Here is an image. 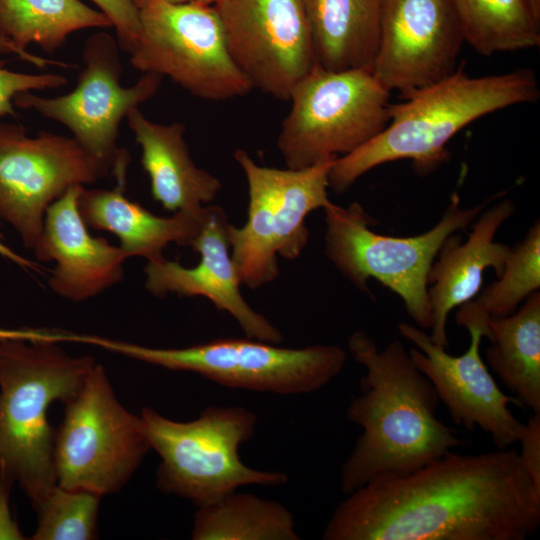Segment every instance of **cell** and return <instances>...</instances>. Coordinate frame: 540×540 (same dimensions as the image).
<instances>
[{
  "label": "cell",
  "instance_id": "1",
  "mask_svg": "<svg viewBox=\"0 0 540 540\" xmlns=\"http://www.w3.org/2000/svg\"><path fill=\"white\" fill-rule=\"evenodd\" d=\"M540 491L512 448L453 450L405 474H381L336 507L324 540H525Z\"/></svg>",
  "mask_w": 540,
  "mask_h": 540
},
{
  "label": "cell",
  "instance_id": "2",
  "mask_svg": "<svg viewBox=\"0 0 540 540\" xmlns=\"http://www.w3.org/2000/svg\"><path fill=\"white\" fill-rule=\"evenodd\" d=\"M348 349L365 369L347 409L362 428L341 468L348 495L381 474H405L469 442L436 415L439 398L399 340L380 349L370 335L351 334Z\"/></svg>",
  "mask_w": 540,
  "mask_h": 540
},
{
  "label": "cell",
  "instance_id": "3",
  "mask_svg": "<svg viewBox=\"0 0 540 540\" xmlns=\"http://www.w3.org/2000/svg\"><path fill=\"white\" fill-rule=\"evenodd\" d=\"M540 97L536 74L521 68L471 77L463 63L449 77L390 105L387 126L355 151L334 160L329 188L342 193L365 173L388 162L410 159L425 174L447 160V143L473 121Z\"/></svg>",
  "mask_w": 540,
  "mask_h": 540
},
{
  "label": "cell",
  "instance_id": "4",
  "mask_svg": "<svg viewBox=\"0 0 540 540\" xmlns=\"http://www.w3.org/2000/svg\"><path fill=\"white\" fill-rule=\"evenodd\" d=\"M60 343L0 334V470L35 507L57 485L49 406L70 402L95 366Z\"/></svg>",
  "mask_w": 540,
  "mask_h": 540
},
{
  "label": "cell",
  "instance_id": "5",
  "mask_svg": "<svg viewBox=\"0 0 540 540\" xmlns=\"http://www.w3.org/2000/svg\"><path fill=\"white\" fill-rule=\"evenodd\" d=\"M484 205L463 208L457 192L440 220L428 231L410 237L374 232L376 225L357 202L347 208L332 204L325 212V255L357 289L369 292L367 282L376 279L397 294L417 327L432 326L428 297L430 268L444 241L467 228Z\"/></svg>",
  "mask_w": 540,
  "mask_h": 540
},
{
  "label": "cell",
  "instance_id": "6",
  "mask_svg": "<svg viewBox=\"0 0 540 540\" xmlns=\"http://www.w3.org/2000/svg\"><path fill=\"white\" fill-rule=\"evenodd\" d=\"M140 417L151 449L161 458L157 486L198 508L217 503L240 486L288 481L283 472L252 469L241 461L239 448L252 438L257 423V416L244 407H208L188 422L151 408H144Z\"/></svg>",
  "mask_w": 540,
  "mask_h": 540
},
{
  "label": "cell",
  "instance_id": "7",
  "mask_svg": "<svg viewBox=\"0 0 540 540\" xmlns=\"http://www.w3.org/2000/svg\"><path fill=\"white\" fill-rule=\"evenodd\" d=\"M248 185L243 226L229 225L231 256L241 284L257 289L279 275L278 257L296 259L309 239L306 217L333 204L328 173L334 160L303 169L258 165L244 149L234 152Z\"/></svg>",
  "mask_w": 540,
  "mask_h": 540
},
{
  "label": "cell",
  "instance_id": "8",
  "mask_svg": "<svg viewBox=\"0 0 540 540\" xmlns=\"http://www.w3.org/2000/svg\"><path fill=\"white\" fill-rule=\"evenodd\" d=\"M96 345L165 369L193 372L222 386L283 395L323 388L347 361L346 351L337 345L283 348L248 337L155 348L99 336Z\"/></svg>",
  "mask_w": 540,
  "mask_h": 540
},
{
  "label": "cell",
  "instance_id": "9",
  "mask_svg": "<svg viewBox=\"0 0 540 540\" xmlns=\"http://www.w3.org/2000/svg\"><path fill=\"white\" fill-rule=\"evenodd\" d=\"M390 92L367 70L318 65L292 90L277 147L287 168L303 169L349 154L390 120Z\"/></svg>",
  "mask_w": 540,
  "mask_h": 540
},
{
  "label": "cell",
  "instance_id": "10",
  "mask_svg": "<svg viewBox=\"0 0 540 540\" xmlns=\"http://www.w3.org/2000/svg\"><path fill=\"white\" fill-rule=\"evenodd\" d=\"M151 449L140 415L118 400L104 367L95 364L65 404L54 435L57 485L105 496L130 480Z\"/></svg>",
  "mask_w": 540,
  "mask_h": 540
},
{
  "label": "cell",
  "instance_id": "11",
  "mask_svg": "<svg viewBox=\"0 0 540 540\" xmlns=\"http://www.w3.org/2000/svg\"><path fill=\"white\" fill-rule=\"evenodd\" d=\"M119 43L111 34L90 35L82 49L83 69L67 94H18L14 105L65 126L78 144L117 181H126L129 154L118 147L119 127L134 109L158 92L162 77L143 73L132 86L121 84Z\"/></svg>",
  "mask_w": 540,
  "mask_h": 540
},
{
  "label": "cell",
  "instance_id": "12",
  "mask_svg": "<svg viewBox=\"0 0 540 540\" xmlns=\"http://www.w3.org/2000/svg\"><path fill=\"white\" fill-rule=\"evenodd\" d=\"M140 32L130 64L168 77L195 97L225 101L251 85L230 56L214 6L149 0L139 8Z\"/></svg>",
  "mask_w": 540,
  "mask_h": 540
},
{
  "label": "cell",
  "instance_id": "13",
  "mask_svg": "<svg viewBox=\"0 0 540 540\" xmlns=\"http://www.w3.org/2000/svg\"><path fill=\"white\" fill-rule=\"evenodd\" d=\"M109 176L72 137L0 122V219L34 250L48 207L68 189Z\"/></svg>",
  "mask_w": 540,
  "mask_h": 540
},
{
  "label": "cell",
  "instance_id": "14",
  "mask_svg": "<svg viewBox=\"0 0 540 540\" xmlns=\"http://www.w3.org/2000/svg\"><path fill=\"white\" fill-rule=\"evenodd\" d=\"M214 7L252 89L288 100L317 66L305 0H221Z\"/></svg>",
  "mask_w": 540,
  "mask_h": 540
},
{
  "label": "cell",
  "instance_id": "15",
  "mask_svg": "<svg viewBox=\"0 0 540 540\" xmlns=\"http://www.w3.org/2000/svg\"><path fill=\"white\" fill-rule=\"evenodd\" d=\"M463 327L470 335V344L458 356L435 344L416 325L403 322L398 324V331L415 345L409 350L412 360L432 383L453 423L470 432L481 429L499 450L510 448L519 442L526 423L509 409L511 403L520 406L517 399L499 388L480 356L482 339L490 338L489 322H470Z\"/></svg>",
  "mask_w": 540,
  "mask_h": 540
},
{
  "label": "cell",
  "instance_id": "16",
  "mask_svg": "<svg viewBox=\"0 0 540 540\" xmlns=\"http://www.w3.org/2000/svg\"><path fill=\"white\" fill-rule=\"evenodd\" d=\"M463 43L452 0H383L371 73L405 98L452 75Z\"/></svg>",
  "mask_w": 540,
  "mask_h": 540
},
{
  "label": "cell",
  "instance_id": "17",
  "mask_svg": "<svg viewBox=\"0 0 540 540\" xmlns=\"http://www.w3.org/2000/svg\"><path fill=\"white\" fill-rule=\"evenodd\" d=\"M229 225L221 207L207 205L203 224L190 246L200 255L198 264L187 268L166 258L147 262L145 288L156 297H205L230 314L248 338L278 344L283 340L281 332L242 296L231 256Z\"/></svg>",
  "mask_w": 540,
  "mask_h": 540
},
{
  "label": "cell",
  "instance_id": "18",
  "mask_svg": "<svg viewBox=\"0 0 540 540\" xmlns=\"http://www.w3.org/2000/svg\"><path fill=\"white\" fill-rule=\"evenodd\" d=\"M83 187H71L48 207L33 250L38 260L55 262L50 289L73 302L86 301L122 281L128 259L120 246L89 233L78 208Z\"/></svg>",
  "mask_w": 540,
  "mask_h": 540
},
{
  "label": "cell",
  "instance_id": "19",
  "mask_svg": "<svg viewBox=\"0 0 540 540\" xmlns=\"http://www.w3.org/2000/svg\"><path fill=\"white\" fill-rule=\"evenodd\" d=\"M516 206L503 199L482 210L472 224L467 239L451 234L442 244L428 275V297L432 314L430 339L449 346L447 321L450 312L479 293L484 272L492 268L499 277L511 246L497 242L500 227L513 215Z\"/></svg>",
  "mask_w": 540,
  "mask_h": 540
},
{
  "label": "cell",
  "instance_id": "20",
  "mask_svg": "<svg viewBox=\"0 0 540 540\" xmlns=\"http://www.w3.org/2000/svg\"><path fill=\"white\" fill-rule=\"evenodd\" d=\"M141 149V165L149 176L153 199L172 212L198 210L217 197L219 178L193 161L183 123H158L139 108L126 117Z\"/></svg>",
  "mask_w": 540,
  "mask_h": 540
},
{
  "label": "cell",
  "instance_id": "21",
  "mask_svg": "<svg viewBox=\"0 0 540 540\" xmlns=\"http://www.w3.org/2000/svg\"><path fill=\"white\" fill-rule=\"evenodd\" d=\"M125 184L118 182L113 189L82 188L78 208L88 227L114 234L128 258L143 257L147 262L164 259L163 251L171 243L191 246L203 224L206 206L161 217L128 199Z\"/></svg>",
  "mask_w": 540,
  "mask_h": 540
},
{
  "label": "cell",
  "instance_id": "22",
  "mask_svg": "<svg viewBox=\"0 0 540 540\" xmlns=\"http://www.w3.org/2000/svg\"><path fill=\"white\" fill-rule=\"evenodd\" d=\"M317 65L372 71L383 0H305Z\"/></svg>",
  "mask_w": 540,
  "mask_h": 540
},
{
  "label": "cell",
  "instance_id": "23",
  "mask_svg": "<svg viewBox=\"0 0 540 540\" xmlns=\"http://www.w3.org/2000/svg\"><path fill=\"white\" fill-rule=\"evenodd\" d=\"M486 362L520 406L540 414V292L506 317L490 318Z\"/></svg>",
  "mask_w": 540,
  "mask_h": 540
},
{
  "label": "cell",
  "instance_id": "24",
  "mask_svg": "<svg viewBox=\"0 0 540 540\" xmlns=\"http://www.w3.org/2000/svg\"><path fill=\"white\" fill-rule=\"evenodd\" d=\"M89 28H112V23L80 0H0V36L23 49L36 44L54 53L72 33Z\"/></svg>",
  "mask_w": 540,
  "mask_h": 540
},
{
  "label": "cell",
  "instance_id": "25",
  "mask_svg": "<svg viewBox=\"0 0 540 540\" xmlns=\"http://www.w3.org/2000/svg\"><path fill=\"white\" fill-rule=\"evenodd\" d=\"M191 536L194 540L300 539L294 517L284 505L236 491L198 508Z\"/></svg>",
  "mask_w": 540,
  "mask_h": 540
},
{
  "label": "cell",
  "instance_id": "26",
  "mask_svg": "<svg viewBox=\"0 0 540 540\" xmlns=\"http://www.w3.org/2000/svg\"><path fill=\"white\" fill-rule=\"evenodd\" d=\"M464 42L490 56L540 45V20L528 0H452Z\"/></svg>",
  "mask_w": 540,
  "mask_h": 540
},
{
  "label": "cell",
  "instance_id": "27",
  "mask_svg": "<svg viewBox=\"0 0 540 540\" xmlns=\"http://www.w3.org/2000/svg\"><path fill=\"white\" fill-rule=\"evenodd\" d=\"M540 288V222L535 221L525 236L511 247L497 280L472 300L464 303L488 317L514 313L523 301Z\"/></svg>",
  "mask_w": 540,
  "mask_h": 540
},
{
  "label": "cell",
  "instance_id": "28",
  "mask_svg": "<svg viewBox=\"0 0 540 540\" xmlns=\"http://www.w3.org/2000/svg\"><path fill=\"white\" fill-rule=\"evenodd\" d=\"M101 496L59 485L33 507L37 528L32 540H91L97 536Z\"/></svg>",
  "mask_w": 540,
  "mask_h": 540
},
{
  "label": "cell",
  "instance_id": "29",
  "mask_svg": "<svg viewBox=\"0 0 540 540\" xmlns=\"http://www.w3.org/2000/svg\"><path fill=\"white\" fill-rule=\"evenodd\" d=\"M0 53L14 54L21 60L37 66L46 68L48 66H59L69 68L70 64L51 60L39 55L30 53L27 49L19 47L11 40L0 36ZM68 79L57 73L29 74L8 70L0 64V117L7 115L14 116V99L23 92L54 89L65 86Z\"/></svg>",
  "mask_w": 540,
  "mask_h": 540
},
{
  "label": "cell",
  "instance_id": "30",
  "mask_svg": "<svg viewBox=\"0 0 540 540\" xmlns=\"http://www.w3.org/2000/svg\"><path fill=\"white\" fill-rule=\"evenodd\" d=\"M111 21L121 50L130 54L140 32L139 8L134 0H91Z\"/></svg>",
  "mask_w": 540,
  "mask_h": 540
},
{
  "label": "cell",
  "instance_id": "31",
  "mask_svg": "<svg viewBox=\"0 0 540 540\" xmlns=\"http://www.w3.org/2000/svg\"><path fill=\"white\" fill-rule=\"evenodd\" d=\"M519 458L534 487L540 491V414L532 413L520 438Z\"/></svg>",
  "mask_w": 540,
  "mask_h": 540
},
{
  "label": "cell",
  "instance_id": "32",
  "mask_svg": "<svg viewBox=\"0 0 540 540\" xmlns=\"http://www.w3.org/2000/svg\"><path fill=\"white\" fill-rule=\"evenodd\" d=\"M15 481L0 470V539H25L12 518L9 498Z\"/></svg>",
  "mask_w": 540,
  "mask_h": 540
},
{
  "label": "cell",
  "instance_id": "33",
  "mask_svg": "<svg viewBox=\"0 0 540 540\" xmlns=\"http://www.w3.org/2000/svg\"><path fill=\"white\" fill-rule=\"evenodd\" d=\"M0 255L21 267L35 268V265L31 261L17 254L15 251H13L3 242V236L1 233H0Z\"/></svg>",
  "mask_w": 540,
  "mask_h": 540
},
{
  "label": "cell",
  "instance_id": "34",
  "mask_svg": "<svg viewBox=\"0 0 540 540\" xmlns=\"http://www.w3.org/2000/svg\"><path fill=\"white\" fill-rule=\"evenodd\" d=\"M171 3L175 4H201V5H208V6H214L221 0H166Z\"/></svg>",
  "mask_w": 540,
  "mask_h": 540
},
{
  "label": "cell",
  "instance_id": "35",
  "mask_svg": "<svg viewBox=\"0 0 540 540\" xmlns=\"http://www.w3.org/2000/svg\"><path fill=\"white\" fill-rule=\"evenodd\" d=\"M535 16L540 20V0H528Z\"/></svg>",
  "mask_w": 540,
  "mask_h": 540
},
{
  "label": "cell",
  "instance_id": "36",
  "mask_svg": "<svg viewBox=\"0 0 540 540\" xmlns=\"http://www.w3.org/2000/svg\"><path fill=\"white\" fill-rule=\"evenodd\" d=\"M149 0H134L136 6L140 8L143 4H145Z\"/></svg>",
  "mask_w": 540,
  "mask_h": 540
}]
</instances>
